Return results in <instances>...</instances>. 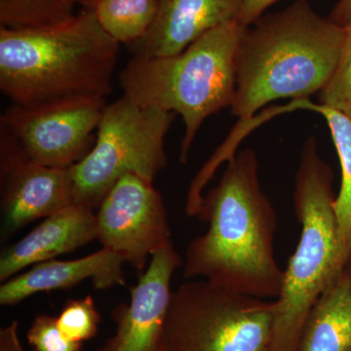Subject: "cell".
Listing matches in <instances>:
<instances>
[{
  "label": "cell",
  "mask_w": 351,
  "mask_h": 351,
  "mask_svg": "<svg viewBox=\"0 0 351 351\" xmlns=\"http://www.w3.org/2000/svg\"><path fill=\"white\" fill-rule=\"evenodd\" d=\"M196 218L209 226L186 248L184 279H204L260 299L278 298L284 277L274 254L278 223L261 188L253 149L228 159L218 186L203 196Z\"/></svg>",
  "instance_id": "1"
},
{
  "label": "cell",
  "mask_w": 351,
  "mask_h": 351,
  "mask_svg": "<svg viewBox=\"0 0 351 351\" xmlns=\"http://www.w3.org/2000/svg\"><path fill=\"white\" fill-rule=\"evenodd\" d=\"M119 49L92 9L47 27H0V91L20 106L106 99Z\"/></svg>",
  "instance_id": "2"
},
{
  "label": "cell",
  "mask_w": 351,
  "mask_h": 351,
  "mask_svg": "<svg viewBox=\"0 0 351 351\" xmlns=\"http://www.w3.org/2000/svg\"><path fill=\"white\" fill-rule=\"evenodd\" d=\"M345 39L346 27L321 17L306 0L261 17L240 40L232 114L250 119L270 101L320 93Z\"/></svg>",
  "instance_id": "3"
},
{
  "label": "cell",
  "mask_w": 351,
  "mask_h": 351,
  "mask_svg": "<svg viewBox=\"0 0 351 351\" xmlns=\"http://www.w3.org/2000/svg\"><path fill=\"white\" fill-rule=\"evenodd\" d=\"M248 27L237 21L219 25L173 56H132L119 73L124 96L142 107L178 112L184 123L180 160L203 122L232 107L237 90V56Z\"/></svg>",
  "instance_id": "4"
},
{
  "label": "cell",
  "mask_w": 351,
  "mask_h": 351,
  "mask_svg": "<svg viewBox=\"0 0 351 351\" xmlns=\"http://www.w3.org/2000/svg\"><path fill=\"white\" fill-rule=\"evenodd\" d=\"M332 178L315 138H307L293 193L301 234L284 270L282 287L276 300L270 351L300 350L309 313L348 263L339 244Z\"/></svg>",
  "instance_id": "5"
},
{
  "label": "cell",
  "mask_w": 351,
  "mask_h": 351,
  "mask_svg": "<svg viewBox=\"0 0 351 351\" xmlns=\"http://www.w3.org/2000/svg\"><path fill=\"white\" fill-rule=\"evenodd\" d=\"M174 112L142 107L122 96L106 106L91 151L71 168L75 204L94 210L122 176L154 182L167 166L164 142Z\"/></svg>",
  "instance_id": "6"
},
{
  "label": "cell",
  "mask_w": 351,
  "mask_h": 351,
  "mask_svg": "<svg viewBox=\"0 0 351 351\" xmlns=\"http://www.w3.org/2000/svg\"><path fill=\"white\" fill-rule=\"evenodd\" d=\"M274 313L276 300L188 281L171 297L167 351H270Z\"/></svg>",
  "instance_id": "7"
},
{
  "label": "cell",
  "mask_w": 351,
  "mask_h": 351,
  "mask_svg": "<svg viewBox=\"0 0 351 351\" xmlns=\"http://www.w3.org/2000/svg\"><path fill=\"white\" fill-rule=\"evenodd\" d=\"M106 99L12 105L0 117V143L49 167H73L91 151Z\"/></svg>",
  "instance_id": "8"
},
{
  "label": "cell",
  "mask_w": 351,
  "mask_h": 351,
  "mask_svg": "<svg viewBox=\"0 0 351 351\" xmlns=\"http://www.w3.org/2000/svg\"><path fill=\"white\" fill-rule=\"evenodd\" d=\"M97 239L114 252L138 274L147 261L171 240L162 195L154 182L125 174L115 182L96 213Z\"/></svg>",
  "instance_id": "9"
},
{
  "label": "cell",
  "mask_w": 351,
  "mask_h": 351,
  "mask_svg": "<svg viewBox=\"0 0 351 351\" xmlns=\"http://www.w3.org/2000/svg\"><path fill=\"white\" fill-rule=\"evenodd\" d=\"M151 258L137 285L130 290V302L112 311L115 334L96 351H167L166 320L173 293L171 279L182 263L172 241Z\"/></svg>",
  "instance_id": "10"
},
{
  "label": "cell",
  "mask_w": 351,
  "mask_h": 351,
  "mask_svg": "<svg viewBox=\"0 0 351 351\" xmlns=\"http://www.w3.org/2000/svg\"><path fill=\"white\" fill-rule=\"evenodd\" d=\"M0 159L2 237L75 204L71 168L34 162L3 143Z\"/></svg>",
  "instance_id": "11"
},
{
  "label": "cell",
  "mask_w": 351,
  "mask_h": 351,
  "mask_svg": "<svg viewBox=\"0 0 351 351\" xmlns=\"http://www.w3.org/2000/svg\"><path fill=\"white\" fill-rule=\"evenodd\" d=\"M239 12V0H157L152 27L128 49L137 57L180 54L215 27L237 21Z\"/></svg>",
  "instance_id": "12"
},
{
  "label": "cell",
  "mask_w": 351,
  "mask_h": 351,
  "mask_svg": "<svg viewBox=\"0 0 351 351\" xmlns=\"http://www.w3.org/2000/svg\"><path fill=\"white\" fill-rule=\"evenodd\" d=\"M124 263L119 255L104 247L77 260H51L38 263L29 271L2 284L0 304L16 306L38 293L69 289L88 279L93 282L96 290L125 286Z\"/></svg>",
  "instance_id": "13"
},
{
  "label": "cell",
  "mask_w": 351,
  "mask_h": 351,
  "mask_svg": "<svg viewBox=\"0 0 351 351\" xmlns=\"http://www.w3.org/2000/svg\"><path fill=\"white\" fill-rule=\"evenodd\" d=\"M97 239L94 210L73 204L43 219L0 257V281L5 282L31 265L54 260Z\"/></svg>",
  "instance_id": "14"
},
{
  "label": "cell",
  "mask_w": 351,
  "mask_h": 351,
  "mask_svg": "<svg viewBox=\"0 0 351 351\" xmlns=\"http://www.w3.org/2000/svg\"><path fill=\"white\" fill-rule=\"evenodd\" d=\"M299 351H351V260L309 313Z\"/></svg>",
  "instance_id": "15"
},
{
  "label": "cell",
  "mask_w": 351,
  "mask_h": 351,
  "mask_svg": "<svg viewBox=\"0 0 351 351\" xmlns=\"http://www.w3.org/2000/svg\"><path fill=\"white\" fill-rule=\"evenodd\" d=\"M315 110L326 119L341 163V189L335 197L334 210L341 254L348 263L351 260V120L322 105L315 106Z\"/></svg>",
  "instance_id": "16"
},
{
  "label": "cell",
  "mask_w": 351,
  "mask_h": 351,
  "mask_svg": "<svg viewBox=\"0 0 351 351\" xmlns=\"http://www.w3.org/2000/svg\"><path fill=\"white\" fill-rule=\"evenodd\" d=\"M93 10L104 31L128 46L144 38L152 27L157 0H98Z\"/></svg>",
  "instance_id": "17"
},
{
  "label": "cell",
  "mask_w": 351,
  "mask_h": 351,
  "mask_svg": "<svg viewBox=\"0 0 351 351\" xmlns=\"http://www.w3.org/2000/svg\"><path fill=\"white\" fill-rule=\"evenodd\" d=\"M78 0H0V27L31 29L61 24L75 15Z\"/></svg>",
  "instance_id": "18"
},
{
  "label": "cell",
  "mask_w": 351,
  "mask_h": 351,
  "mask_svg": "<svg viewBox=\"0 0 351 351\" xmlns=\"http://www.w3.org/2000/svg\"><path fill=\"white\" fill-rule=\"evenodd\" d=\"M101 315L91 295L71 300L57 317L58 326L66 339L83 343L99 332Z\"/></svg>",
  "instance_id": "19"
},
{
  "label": "cell",
  "mask_w": 351,
  "mask_h": 351,
  "mask_svg": "<svg viewBox=\"0 0 351 351\" xmlns=\"http://www.w3.org/2000/svg\"><path fill=\"white\" fill-rule=\"evenodd\" d=\"M321 105L351 120V24L346 27V39L338 66L320 92Z\"/></svg>",
  "instance_id": "20"
},
{
  "label": "cell",
  "mask_w": 351,
  "mask_h": 351,
  "mask_svg": "<svg viewBox=\"0 0 351 351\" xmlns=\"http://www.w3.org/2000/svg\"><path fill=\"white\" fill-rule=\"evenodd\" d=\"M27 339L34 351H82V343L66 339L53 316H38L27 332Z\"/></svg>",
  "instance_id": "21"
},
{
  "label": "cell",
  "mask_w": 351,
  "mask_h": 351,
  "mask_svg": "<svg viewBox=\"0 0 351 351\" xmlns=\"http://www.w3.org/2000/svg\"><path fill=\"white\" fill-rule=\"evenodd\" d=\"M279 0H239V12L237 22L244 27L255 24L263 13Z\"/></svg>",
  "instance_id": "22"
},
{
  "label": "cell",
  "mask_w": 351,
  "mask_h": 351,
  "mask_svg": "<svg viewBox=\"0 0 351 351\" xmlns=\"http://www.w3.org/2000/svg\"><path fill=\"white\" fill-rule=\"evenodd\" d=\"M0 351H27L20 341L17 321L0 331Z\"/></svg>",
  "instance_id": "23"
},
{
  "label": "cell",
  "mask_w": 351,
  "mask_h": 351,
  "mask_svg": "<svg viewBox=\"0 0 351 351\" xmlns=\"http://www.w3.org/2000/svg\"><path fill=\"white\" fill-rule=\"evenodd\" d=\"M330 19L341 27L351 24V0H339L332 9Z\"/></svg>",
  "instance_id": "24"
},
{
  "label": "cell",
  "mask_w": 351,
  "mask_h": 351,
  "mask_svg": "<svg viewBox=\"0 0 351 351\" xmlns=\"http://www.w3.org/2000/svg\"><path fill=\"white\" fill-rule=\"evenodd\" d=\"M98 0H78V4L84 7L85 9H92L93 10Z\"/></svg>",
  "instance_id": "25"
}]
</instances>
